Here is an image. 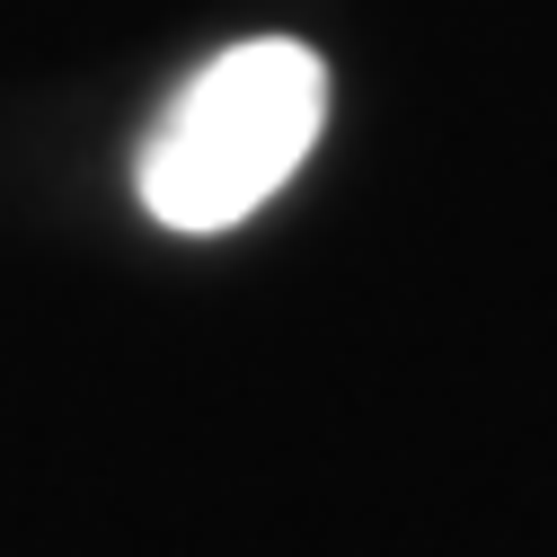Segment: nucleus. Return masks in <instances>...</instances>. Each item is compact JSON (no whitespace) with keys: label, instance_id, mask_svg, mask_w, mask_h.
Listing matches in <instances>:
<instances>
[{"label":"nucleus","instance_id":"nucleus-1","mask_svg":"<svg viewBox=\"0 0 557 557\" xmlns=\"http://www.w3.org/2000/svg\"><path fill=\"white\" fill-rule=\"evenodd\" d=\"M319 124H327V62L310 45L248 36V45L213 53L169 98V115L151 124L143 160H133L143 213L186 239L239 231L257 203H274L293 186Z\"/></svg>","mask_w":557,"mask_h":557}]
</instances>
